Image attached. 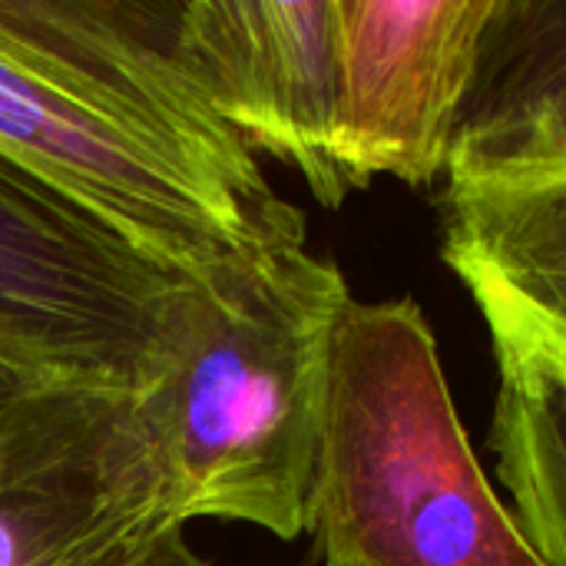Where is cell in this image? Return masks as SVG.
<instances>
[{
    "mask_svg": "<svg viewBox=\"0 0 566 566\" xmlns=\"http://www.w3.org/2000/svg\"><path fill=\"white\" fill-rule=\"evenodd\" d=\"M355 295L305 242H265L186 279L159 378L136 395L172 511L279 541L308 534L332 345Z\"/></svg>",
    "mask_w": 566,
    "mask_h": 566,
    "instance_id": "1",
    "label": "cell"
},
{
    "mask_svg": "<svg viewBox=\"0 0 566 566\" xmlns=\"http://www.w3.org/2000/svg\"><path fill=\"white\" fill-rule=\"evenodd\" d=\"M308 534L322 566H547L481 471L415 298H352Z\"/></svg>",
    "mask_w": 566,
    "mask_h": 566,
    "instance_id": "2",
    "label": "cell"
},
{
    "mask_svg": "<svg viewBox=\"0 0 566 566\" xmlns=\"http://www.w3.org/2000/svg\"><path fill=\"white\" fill-rule=\"evenodd\" d=\"M182 282L0 153V365L143 395L166 368Z\"/></svg>",
    "mask_w": 566,
    "mask_h": 566,
    "instance_id": "3",
    "label": "cell"
},
{
    "mask_svg": "<svg viewBox=\"0 0 566 566\" xmlns=\"http://www.w3.org/2000/svg\"><path fill=\"white\" fill-rule=\"evenodd\" d=\"M176 524L136 395L36 385L0 408V566H119Z\"/></svg>",
    "mask_w": 566,
    "mask_h": 566,
    "instance_id": "4",
    "label": "cell"
},
{
    "mask_svg": "<svg viewBox=\"0 0 566 566\" xmlns=\"http://www.w3.org/2000/svg\"><path fill=\"white\" fill-rule=\"evenodd\" d=\"M0 46L169 156L255 226L308 232L189 76L176 0H0Z\"/></svg>",
    "mask_w": 566,
    "mask_h": 566,
    "instance_id": "5",
    "label": "cell"
},
{
    "mask_svg": "<svg viewBox=\"0 0 566 566\" xmlns=\"http://www.w3.org/2000/svg\"><path fill=\"white\" fill-rule=\"evenodd\" d=\"M0 153L179 279L226 255L305 235L255 226L169 156L0 46Z\"/></svg>",
    "mask_w": 566,
    "mask_h": 566,
    "instance_id": "6",
    "label": "cell"
},
{
    "mask_svg": "<svg viewBox=\"0 0 566 566\" xmlns=\"http://www.w3.org/2000/svg\"><path fill=\"white\" fill-rule=\"evenodd\" d=\"M494 0H335L338 133L348 189L395 176L411 189L448 176Z\"/></svg>",
    "mask_w": 566,
    "mask_h": 566,
    "instance_id": "7",
    "label": "cell"
},
{
    "mask_svg": "<svg viewBox=\"0 0 566 566\" xmlns=\"http://www.w3.org/2000/svg\"><path fill=\"white\" fill-rule=\"evenodd\" d=\"M182 63L249 153L292 166L338 209V20L335 0H176Z\"/></svg>",
    "mask_w": 566,
    "mask_h": 566,
    "instance_id": "8",
    "label": "cell"
},
{
    "mask_svg": "<svg viewBox=\"0 0 566 566\" xmlns=\"http://www.w3.org/2000/svg\"><path fill=\"white\" fill-rule=\"evenodd\" d=\"M441 259L478 305L497 365L566 385V163L444 186Z\"/></svg>",
    "mask_w": 566,
    "mask_h": 566,
    "instance_id": "9",
    "label": "cell"
},
{
    "mask_svg": "<svg viewBox=\"0 0 566 566\" xmlns=\"http://www.w3.org/2000/svg\"><path fill=\"white\" fill-rule=\"evenodd\" d=\"M566 163V0H494L448 186Z\"/></svg>",
    "mask_w": 566,
    "mask_h": 566,
    "instance_id": "10",
    "label": "cell"
},
{
    "mask_svg": "<svg viewBox=\"0 0 566 566\" xmlns=\"http://www.w3.org/2000/svg\"><path fill=\"white\" fill-rule=\"evenodd\" d=\"M511 514L547 566H566V385L521 365H497L488 438Z\"/></svg>",
    "mask_w": 566,
    "mask_h": 566,
    "instance_id": "11",
    "label": "cell"
},
{
    "mask_svg": "<svg viewBox=\"0 0 566 566\" xmlns=\"http://www.w3.org/2000/svg\"><path fill=\"white\" fill-rule=\"evenodd\" d=\"M119 566H212L206 557H199L186 537V527H166L149 544H143L129 560Z\"/></svg>",
    "mask_w": 566,
    "mask_h": 566,
    "instance_id": "12",
    "label": "cell"
},
{
    "mask_svg": "<svg viewBox=\"0 0 566 566\" xmlns=\"http://www.w3.org/2000/svg\"><path fill=\"white\" fill-rule=\"evenodd\" d=\"M30 388H36V385H33V381H27L23 375H17L13 368L0 365V408H3L7 401H13L17 395L30 391Z\"/></svg>",
    "mask_w": 566,
    "mask_h": 566,
    "instance_id": "13",
    "label": "cell"
}]
</instances>
